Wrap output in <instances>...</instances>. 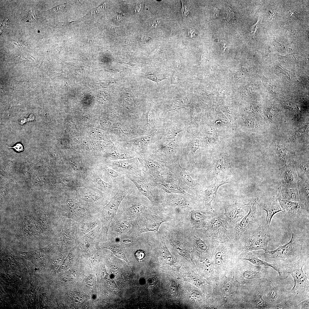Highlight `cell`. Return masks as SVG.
<instances>
[{
  "label": "cell",
  "mask_w": 309,
  "mask_h": 309,
  "mask_svg": "<svg viewBox=\"0 0 309 309\" xmlns=\"http://www.w3.org/2000/svg\"><path fill=\"white\" fill-rule=\"evenodd\" d=\"M182 7L181 9V12L183 16L185 17L187 16L189 12V8L187 6L186 4L184 3V2L182 1Z\"/></svg>",
  "instance_id": "51"
},
{
  "label": "cell",
  "mask_w": 309,
  "mask_h": 309,
  "mask_svg": "<svg viewBox=\"0 0 309 309\" xmlns=\"http://www.w3.org/2000/svg\"><path fill=\"white\" fill-rule=\"evenodd\" d=\"M183 142H181V151L185 152L190 163L195 164L194 155L196 151L202 146L201 140L199 136V130L190 131L188 128L185 131Z\"/></svg>",
  "instance_id": "15"
},
{
  "label": "cell",
  "mask_w": 309,
  "mask_h": 309,
  "mask_svg": "<svg viewBox=\"0 0 309 309\" xmlns=\"http://www.w3.org/2000/svg\"><path fill=\"white\" fill-rule=\"evenodd\" d=\"M147 127L150 130L154 129L155 126V119L154 114L150 108L146 115Z\"/></svg>",
  "instance_id": "41"
},
{
  "label": "cell",
  "mask_w": 309,
  "mask_h": 309,
  "mask_svg": "<svg viewBox=\"0 0 309 309\" xmlns=\"http://www.w3.org/2000/svg\"><path fill=\"white\" fill-rule=\"evenodd\" d=\"M109 240L108 242L103 243V248L111 250L116 257L124 260L129 264L124 253L126 244L119 241Z\"/></svg>",
  "instance_id": "29"
},
{
  "label": "cell",
  "mask_w": 309,
  "mask_h": 309,
  "mask_svg": "<svg viewBox=\"0 0 309 309\" xmlns=\"http://www.w3.org/2000/svg\"><path fill=\"white\" fill-rule=\"evenodd\" d=\"M236 121L241 125L247 127L248 128H256L258 126V122L254 118H251L242 116L239 118L238 117Z\"/></svg>",
  "instance_id": "37"
},
{
  "label": "cell",
  "mask_w": 309,
  "mask_h": 309,
  "mask_svg": "<svg viewBox=\"0 0 309 309\" xmlns=\"http://www.w3.org/2000/svg\"><path fill=\"white\" fill-rule=\"evenodd\" d=\"M170 289L172 294L177 296L178 294V288L176 284L174 282L171 280L170 282Z\"/></svg>",
  "instance_id": "48"
},
{
  "label": "cell",
  "mask_w": 309,
  "mask_h": 309,
  "mask_svg": "<svg viewBox=\"0 0 309 309\" xmlns=\"http://www.w3.org/2000/svg\"><path fill=\"white\" fill-rule=\"evenodd\" d=\"M309 298L304 299L298 304V309H309Z\"/></svg>",
  "instance_id": "47"
},
{
  "label": "cell",
  "mask_w": 309,
  "mask_h": 309,
  "mask_svg": "<svg viewBox=\"0 0 309 309\" xmlns=\"http://www.w3.org/2000/svg\"><path fill=\"white\" fill-rule=\"evenodd\" d=\"M278 191L277 197L279 199L300 202L298 187H288L281 185Z\"/></svg>",
  "instance_id": "30"
},
{
  "label": "cell",
  "mask_w": 309,
  "mask_h": 309,
  "mask_svg": "<svg viewBox=\"0 0 309 309\" xmlns=\"http://www.w3.org/2000/svg\"><path fill=\"white\" fill-rule=\"evenodd\" d=\"M147 77L148 79L156 82L158 84L160 81L165 79H167L163 74L156 73L150 74Z\"/></svg>",
  "instance_id": "43"
},
{
  "label": "cell",
  "mask_w": 309,
  "mask_h": 309,
  "mask_svg": "<svg viewBox=\"0 0 309 309\" xmlns=\"http://www.w3.org/2000/svg\"><path fill=\"white\" fill-rule=\"evenodd\" d=\"M253 199L244 204H236L227 205L225 208L224 214L227 221L233 223H237L239 222L248 213Z\"/></svg>",
  "instance_id": "19"
},
{
  "label": "cell",
  "mask_w": 309,
  "mask_h": 309,
  "mask_svg": "<svg viewBox=\"0 0 309 309\" xmlns=\"http://www.w3.org/2000/svg\"><path fill=\"white\" fill-rule=\"evenodd\" d=\"M122 200L120 196L115 195L103 208L100 215L102 228L99 239L101 241H107V234L110 226Z\"/></svg>",
  "instance_id": "10"
},
{
  "label": "cell",
  "mask_w": 309,
  "mask_h": 309,
  "mask_svg": "<svg viewBox=\"0 0 309 309\" xmlns=\"http://www.w3.org/2000/svg\"><path fill=\"white\" fill-rule=\"evenodd\" d=\"M181 152V142L177 138L171 140L166 145L160 147L148 157L166 165L179 157Z\"/></svg>",
  "instance_id": "12"
},
{
  "label": "cell",
  "mask_w": 309,
  "mask_h": 309,
  "mask_svg": "<svg viewBox=\"0 0 309 309\" xmlns=\"http://www.w3.org/2000/svg\"><path fill=\"white\" fill-rule=\"evenodd\" d=\"M152 134L144 136L138 139L140 148L142 152H143L151 142L152 139Z\"/></svg>",
  "instance_id": "40"
},
{
  "label": "cell",
  "mask_w": 309,
  "mask_h": 309,
  "mask_svg": "<svg viewBox=\"0 0 309 309\" xmlns=\"http://www.w3.org/2000/svg\"><path fill=\"white\" fill-rule=\"evenodd\" d=\"M83 198L86 201H92L103 200L104 196L101 195L100 196L96 195L91 192H87L83 195Z\"/></svg>",
  "instance_id": "42"
},
{
  "label": "cell",
  "mask_w": 309,
  "mask_h": 309,
  "mask_svg": "<svg viewBox=\"0 0 309 309\" xmlns=\"http://www.w3.org/2000/svg\"><path fill=\"white\" fill-rule=\"evenodd\" d=\"M213 124L202 120L199 127V131L203 134L201 139L202 146L208 150L213 148L218 140L219 134L217 128Z\"/></svg>",
  "instance_id": "18"
},
{
  "label": "cell",
  "mask_w": 309,
  "mask_h": 309,
  "mask_svg": "<svg viewBox=\"0 0 309 309\" xmlns=\"http://www.w3.org/2000/svg\"><path fill=\"white\" fill-rule=\"evenodd\" d=\"M231 8H228V11L224 18L229 23L233 22L236 19L235 13Z\"/></svg>",
  "instance_id": "45"
},
{
  "label": "cell",
  "mask_w": 309,
  "mask_h": 309,
  "mask_svg": "<svg viewBox=\"0 0 309 309\" xmlns=\"http://www.w3.org/2000/svg\"><path fill=\"white\" fill-rule=\"evenodd\" d=\"M166 221L161 211L153 206L142 214L137 220L141 234L159 232L161 225Z\"/></svg>",
  "instance_id": "11"
},
{
  "label": "cell",
  "mask_w": 309,
  "mask_h": 309,
  "mask_svg": "<svg viewBox=\"0 0 309 309\" xmlns=\"http://www.w3.org/2000/svg\"><path fill=\"white\" fill-rule=\"evenodd\" d=\"M192 101L188 97H175L167 101L166 111L167 112L171 111H177L181 108H185Z\"/></svg>",
  "instance_id": "31"
},
{
  "label": "cell",
  "mask_w": 309,
  "mask_h": 309,
  "mask_svg": "<svg viewBox=\"0 0 309 309\" xmlns=\"http://www.w3.org/2000/svg\"><path fill=\"white\" fill-rule=\"evenodd\" d=\"M230 156L227 151L221 152L218 155L214 168L217 179L223 178L232 173V168L230 164Z\"/></svg>",
  "instance_id": "23"
},
{
  "label": "cell",
  "mask_w": 309,
  "mask_h": 309,
  "mask_svg": "<svg viewBox=\"0 0 309 309\" xmlns=\"http://www.w3.org/2000/svg\"><path fill=\"white\" fill-rule=\"evenodd\" d=\"M140 162L143 175L153 181L165 169L166 165L146 156L137 157Z\"/></svg>",
  "instance_id": "17"
},
{
  "label": "cell",
  "mask_w": 309,
  "mask_h": 309,
  "mask_svg": "<svg viewBox=\"0 0 309 309\" xmlns=\"http://www.w3.org/2000/svg\"><path fill=\"white\" fill-rule=\"evenodd\" d=\"M263 209L266 212V224L269 228L273 216L280 211H284L281 207L279 199L275 196L267 198L264 202Z\"/></svg>",
  "instance_id": "25"
},
{
  "label": "cell",
  "mask_w": 309,
  "mask_h": 309,
  "mask_svg": "<svg viewBox=\"0 0 309 309\" xmlns=\"http://www.w3.org/2000/svg\"><path fill=\"white\" fill-rule=\"evenodd\" d=\"M296 30L295 29H289L286 32V35L289 39L293 38L296 35Z\"/></svg>",
  "instance_id": "50"
},
{
  "label": "cell",
  "mask_w": 309,
  "mask_h": 309,
  "mask_svg": "<svg viewBox=\"0 0 309 309\" xmlns=\"http://www.w3.org/2000/svg\"><path fill=\"white\" fill-rule=\"evenodd\" d=\"M272 44L274 46L278 48L282 49L284 47V46L283 44L278 42L275 39L273 40L272 42Z\"/></svg>",
  "instance_id": "54"
},
{
  "label": "cell",
  "mask_w": 309,
  "mask_h": 309,
  "mask_svg": "<svg viewBox=\"0 0 309 309\" xmlns=\"http://www.w3.org/2000/svg\"><path fill=\"white\" fill-rule=\"evenodd\" d=\"M276 11L274 10H271L270 11L269 13L271 18H272L275 15Z\"/></svg>",
  "instance_id": "61"
},
{
  "label": "cell",
  "mask_w": 309,
  "mask_h": 309,
  "mask_svg": "<svg viewBox=\"0 0 309 309\" xmlns=\"http://www.w3.org/2000/svg\"><path fill=\"white\" fill-rule=\"evenodd\" d=\"M259 20H258L256 23L251 27V33L253 36L254 35L257 30L259 24Z\"/></svg>",
  "instance_id": "53"
},
{
  "label": "cell",
  "mask_w": 309,
  "mask_h": 309,
  "mask_svg": "<svg viewBox=\"0 0 309 309\" xmlns=\"http://www.w3.org/2000/svg\"><path fill=\"white\" fill-rule=\"evenodd\" d=\"M205 239L204 237L199 235H194L192 238L193 242L197 247L203 251H206L208 249Z\"/></svg>",
  "instance_id": "38"
},
{
  "label": "cell",
  "mask_w": 309,
  "mask_h": 309,
  "mask_svg": "<svg viewBox=\"0 0 309 309\" xmlns=\"http://www.w3.org/2000/svg\"><path fill=\"white\" fill-rule=\"evenodd\" d=\"M134 254L136 258L139 262L143 260L146 255L145 251L141 249H137Z\"/></svg>",
  "instance_id": "44"
},
{
  "label": "cell",
  "mask_w": 309,
  "mask_h": 309,
  "mask_svg": "<svg viewBox=\"0 0 309 309\" xmlns=\"http://www.w3.org/2000/svg\"><path fill=\"white\" fill-rule=\"evenodd\" d=\"M191 295L195 299H200L202 296L200 293L196 290H194L193 291Z\"/></svg>",
  "instance_id": "52"
},
{
  "label": "cell",
  "mask_w": 309,
  "mask_h": 309,
  "mask_svg": "<svg viewBox=\"0 0 309 309\" xmlns=\"http://www.w3.org/2000/svg\"><path fill=\"white\" fill-rule=\"evenodd\" d=\"M152 207L150 201L135 187L123 199L116 214L137 221L142 214Z\"/></svg>",
  "instance_id": "3"
},
{
  "label": "cell",
  "mask_w": 309,
  "mask_h": 309,
  "mask_svg": "<svg viewBox=\"0 0 309 309\" xmlns=\"http://www.w3.org/2000/svg\"><path fill=\"white\" fill-rule=\"evenodd\" d=\"M234 281L233 279L226 278L225 281L223 290L224 294L227 295H229L233 292L234 288Z\"/></svg>",
  "instance_id": "39"
},
{
  "label": "cell",
  "mask_w": 309,
  "mask_h": 309,
  "mask_svg": "<svg viewBox=\"0 0 309 309\" xmlns=\"http://www.w3.org/2000/svg\"><path fill=\"white\" fill-rule=\"evenodd\" d=\"M221 15V10L217 8H215L213 15V19L219 17Z\"/></svg>",
  "instance_id": "57"
},
{
  "label": "cell",
  "mask_w": 309,
  "mask_h": 309,
  "mask_svg": "<svg viewBox=\"0 0 309 309\" xmlns=\"http://www.w3.org/2000/svg\"><path fill=\"white\" fill-rule=\"evenodd\" d=\"M206 227L209 237L220 241L231 239L234 235V228L227 220L215 217L208 221Z\"/></svg>",
  "instance_id": "9"
},
{
  "label": "cell",
  "mask_w": 309,
  "mask_h": 309,
  "mask_svg": "<svg viewBox=\"0 0 309 309\" xmlns=\"http://www.w3.org/2000/svg\"><path fill=\"white\" fill-rule=\"evenodd\" d=\"M228 183L227 180L215 182L209 186L206 190L201 192L200 195H201L203 203L206 208L214 211L211 204L216 198L217 190L220 186Z\"/></svg>",
  "instance_id": "24"
},
{
  "label": "cell",
  "mask_w": 309,
  "mask_h": 309,
  "mask_svg": "<svg viewBox=\"0 0 309 309\" xmlns=\"http://www.w3.org/2000/svg\"><path fill=\"white\" fill-rule=\"evenodd\" d=\"M243 259L248 261L252 264L257 266L272 267L277 272L281 279H284L282 271L279 266L276 264L268 263L259 259L258 255L252 254L251 251H247L246 252L244 255Z\"/></svg>",
  "instance_id": "26"
},
{
  "label": "cell",
  "mask_w": 309,
  "mask_h": 309,
  "mask_svg": "<svg viewBox=\"0 0 309 309\" xmlns=\"http://www.w3.org/2000/svg\"><path fill=\"white\" fill-rule=\"evenodd\" d=\"M141 234L137 220L116 214L110 226L107 237L109 239L132 241Z\"/></svg>",
  "instance_id": "4"
},
{
  "label": "cell",
  "mask_w": 309,
  "mask_h": 309,
  "mask_svg": "<svg viewBox=\"0 0 309 309\" xmlns=\"http://www.w3.org/2000/svg\"><path fill=\"white\" fill-rule=\"evenodd\" d=\"M141 39L145 43H146L149 41L150 39V37H147L146 36H142V37H141Z\"/></svg>",
  "instance_id": "60"
},
{
  "label": "cell",
  "mask_w": 309,
  "mask_h": 309,
  "mask_svg": "<svg viewBox=\"0 0 309 309\" xmlns=\"http://www.w3.org/2000/svg\"><path fill=\"white\" fill-rule=\"evenodd\" d=\"M10 148H13L18 152H20L23 150V147L22 145L20 143H18L13 147H10Z\"/></svg>",
  "instance_id": "56"
},
{
  "label": "cell",
  "mask_w": 309,
  "mask_h": 309,
  "mask_svg": "<svg viewBox=\"0 0 309 309\" xmlns=\"http://www.w3.org/2000/svg\"><path fill=\"white\" fill-rule=\"evenodd\" d=\"M111 165L112 169L125 176L143 175L140 163L138 157L115 160L112 162Z\"/></svg>",
  "instance_id": "16"
},
{
  "label": "cell",
  "mask_w": 309,
  "mask_h": 309,
  "mask_svg": "<svg viewBox=\"0 0 309 309\" xmlns=\"http://www.w3.org/2000/svg\"><path fill=\"white\" fill-rule=\"evenodd\" d=\"M280 277H269L264 282L263 299L269 306L270 309H277L278 306L288 299L286 290L284 287Z\"/></svg>",
  "instance_id": "5"
},
{
  "label": "cell",
  "mask_w": 309,
  "mask_h": 309,
  "mask_svg": "<svg viewBox=\"0 0 309 309\" xmlns=\"http://www.w3.org/2000/svg\"><path fill=\"white\" fill-rule=\"evenodd\" d=\"M66 3L56 6L54 7L49 10L47 11L49 13H54L56 12L63 10L66 7Z\"/></svg>",
  "instance_id": "46"
},
{
  "label": "cell",
  "mask_w": 309,
  "mask_h": 309,
  "mask_svg": "<svg viewBox=\"0 0 309 309\" xmlns=\"http://www.w3.org/2000/svg\"><path fill=\"white\" fill-rule=\"evenodd\" d=\"M298 188L300 202L309 211V185L300 178Z\"/></svg>",
  "instance_id": "32"
},
{
  "label": "cell",
  "mask_w": 309,
  "mask_h": 309,
  "mask_svg": "<svg viewBox=\"0 0 309 309\" xmlns=\"http://www.w3.org/2000/svg\"><path fill=\"white\" fill-rule=\"evenodd\" d=\"M292 237L287 243L280 245L275 249L258 254V257L266 262L276 264L282 267L293 263L300 258L308 255V250L304 247V240L301 235L290 229Z\"/></svg>",
  "instance_id": "1"
},
{
  "label": "cell",
  "mask_w": 309,
  "mask_h": 309,
  "mask_svg": "<svg viewBox=\"0 0 309 309\" xmlns=\"http://www.w3.org/2000/svg\"><path fill=\"white\" fill-rule=\"evenodd\" d=\"M279 199L280 206L284 211L295 214H301L305 211L309 212V211L300 202Z\"/></svg>",
  "instance_id": "27"
},
{
  "label": "cell",
  "mask_w": 309,
  "mask_h": 309,
  "mask_svg": "<svg viewBox=\"0 0 309 309\" xmlns=\"http://www.w3.org/2000/svg\"><path fill=\"white\" fill-rule=\"evenodd\" d=\"M160 22V21L159 19L153 20L151 24V27L153 28L157 27L159 25Z\"/></svg>",
  "instance_id": "58"
},
{
  "label": "cell",
  "mask_w": 309,
  "mask_h": 309,
  "mask_svg": "<svg viewBox=\"0 0 309 309\" xmlns=\"http://www.w3.org/2000/svg\"><path fill=\"white\" fill-rule=\"evenodd\" d=\"M309 258L306 255L296 261L282 267L286 278L292 276L294 285L290 291L286 290L288 298L298 304L301 301L309 298V278L304 273L303 268Z\"/></svg>",
  "instance_id": "2"
},
{
  "label": "cell",
  "mask_w": 309,
  "mask_h": 309,
  "mask_svg": "<svg viewBox=\"0 0 309 309\" xmlns=\"http://www.w3.org/2000/svg\"><path fill=\"white\" fill-rule=\"evenodd\" d=\"M167 237L179 254L184 257L187 256V252L184 243V239L179 233L171 231L168 233Z\"/></svg>",
  "instance_id": "28"
},
{
  "label": "cell",
  "mask_w": 309,
  "mask_h": 309,
  "mask_svg": "<svg viewBox=\"0 0 309 309\" xmlns=\"http://www.w3.org/2000/svg\"><path fill=\"white\" fill-rule=\"evenodd\" d=\"M166 166L177 180L179 186L187 192L199 195L203 191L199 183L192 179L185 168L181 166L179 157Z\"/></svg>",
  "instance_id": "7"
},
{
  "label": "cell",
  "mask_w": 309,
  "mask_h": 309,
  "mask_svg": "<svg viewBox=\"0 0 309 309\" xmlns=\"http://www.w3.org/2000/svg\"><path fill=\"white\" fill-rule=\"evenodd\" d=\"M197 34L195 30L193 29H189L188 32V35L191 38Z\"/></svg>",
  "instance_id": "59"
},
{
  "label": "cell",
  "mask_w": 309,
  "mask_h": 309,
  "mask_svg": "<svg viewBox=\"0 0 309 309\" xmlns=\"http://www.w3.org/2000/svg\"><path fill=\"white\" fill-rule=\"evenodd\" d=\"M289 13L290 17L293 19H298L300 18L299 14L296 12L290 11Z\"/></svg>",
  "instance_id": "55"
},
{
  "label": "cell",
  "mask_w": 309,
  "mask_h": 309,
  "mask_svg": "<svg viewBox=\"0 0 309 309\" xmlns=\"http://www.w3.org/2000/svg\"><path fill=\"white\" fill-rule=\"evenodd\" d=\"M164 121L161 134L163 142L177 138L178 134L185 132L189 126L187 118L179 116H167Z\"/></svg>",
  "instance_id": "8"
},
{
  "label": "cell",
  "mask_w": 309,
  "mask_h": 309,
  "mask_svg": "<svg viewBox=\"0 0 309 309\" xmlns=\"http://www.w3.org/2000/svg\"><path fill=\"white\" fill-rule=\"evenodd\" d=\"M126 176L134 183L139 191L150 201L153 206L159 209L163 190L159 184L143 175Z\"/></svg>",
  "instance_id": "6"
},
{
  "label": "cell",
  "mask_w": 309,
  "mask_h": 309,
  "mask_svg": "<svg viewBox=\"0 0 309 309\" xmlns=\"http://www.w3.org/2000/svg\"><path fill=\"white\" fill-rule=\"evenodd\" d=\"M109 155L116 160L130 159L136 157L133 156L130 152L121 150H115L110 153Z\"/></svg>",
  "instance_id": "36"
},
{
  "label": "cell",
  "mask_w": 309,
  "mask_h": 309,
  "mask_svg": "<svg viewBox=\"0 0 309 309\" xmlns=\"http://www.w3.org/2000/svg\"><path fill=\"white\" fill-rule=\"evenodd\" d=\"M297 174L300 178L309 183V172L308 163L298 161L294 164Z\"/></svg>",
  "instance_id": "34"
},
{
  "label": "cell",
  "mask_w": 309,
  "mask_h": 309,
  "mask_svg": "<svg viewBox=\"0 0 309 309\" xmlns=\"http://www.w3.org/2000/svg\"><path fill=\"white\" fill-rule=\"evenodd\" d=\"M276 150L282 166L291 163L288 150L285 146L280 144H277L276 146Z\"/></svg>",
  "instance_id": "35"
},
{
  "label": "cell",
  "mask_w": 309,
  "mask_h": 309,
  "mask_svg": "<svg viewBox=\"0 0 309 309\" xmlns=\"http://www.w3.org/2000/svg\"><path fill=\"white\" fill-rule=\"evenodd\" d=\"M88 41L89 42H92L93 41V39H92V37H89L88 38Z\"/></svg>",
  "instance_id": "62"
},
{
  "label": "cell",
  "mask_w": 309,
  "mask_h": 309,
  "mask_svg": "<svg viewBox=\"0 0 309 309\" xmlns=\"http://www.w3.org/2000/svg\"><path fill=\"white\" fill-rule=\"evenodd\" d=\"M278 176L282 185L288 187H298L300 178L297 173L294 164L291 163L282 166L279 169Z\"/></svg>",
  "instance_id": "21"
},
{
  "label": "cell",
  "mask_w": 309,
  "mask_h": 309,
  "mask_svg": "<svg viewBox=\"0 0 309 309\" xmlns=\"http://www.w3.org/2000/svg\"><path fill=\"white\" fill-rule=\"evenodd\" d=\"M189 217L191 225L194 227H206L208 220L206 215L192 210L190 212Z\"/></svg>",
  "instance_id": "33"
},
{
  "label": "cell",
  "mask_w": 309,
  "mask_h": 309,
  "mask_svg": "<svg viewBox=\"0 0 309 309\" xmlns=\"http://www.w3.org/2000/svg\"><path fill=\"white\" fill-rule=\"evenodd\" d=\"M266 223L259 225L249 236L246 249L247 251L262 249L267 251L268 242L272 237Z\"/></svg>",
  "instance_id": "13"
},
{
  "label": "cell",
  "mask_w": 309,
  "mask_h": 309,
  "mask_svg": "<svg viewBox=\"0 0 309 309\" xmlns=\"http://www.w3.org/2000/svg\"><path fill=\"white\" fill-rule=\"evenodd\" d=\"M188 197L184 194L168 193L164 191L160 209L165 206L174 208L190 207V203L187 199Z\"/></svg>",
  "instance_id": "22"
},
{
  "label": "cell",
  "mask_w": 309,
  "mask_h": 309,
  "mask_svg": "<svg viewBox=\"0 0 309 309\" xmlns=\"http://www.w3.org/2000/svg\"><path fill=\"white\" fill-rule=\"evenodd\" d=\"M223 253L221 251H218L216 253L214 258L215 264L219 266L222 264Z\"/></svg>",
  "instance_id": "49"
},
{
  "label": "cell",
  "mask_w": 309,
  "mask_h": 309,
  "mask_svg": "<svg viewBox=\"0 0 309 309\" xmlns=\"http://www.w3.org/2000/svg\"><path fill=\"white\" fill-rule=\"evenodd\" d=\"M153 182L159 185L166 193L184 194L191 199L193 198V195L187 192L179 186L177 180L166 166L164 171Z\"/></svg>",
  "instance_id": "14"
},
{
  "label": "cell",
  "mask_w": 309,
  "mask_h": 309,
  "mask_svg": "<svg viewBox=\"0 0 309 309\" xmlns=\"http://www.w3.org/2000/svg\"><path fill=\"white\" fill-rule=\"evenodd\" d=\"M116 28H117V27H116V28H115V27H112L111 29H112V30H113L114 31H116Z\"/></svg>",
  "instance_id": "63"
},
{
  "label": "cell",
  "mask_w": 309,
  "mask_h": 309,
  "mask_svg": "<svg viewBox=\"0 0 309 309\" xmlns=\"http://www.w3.org/2000/svg\"><path fill=\"white\" fill-rule=\"evenodd\" d=\"M258 197L254 198L253 203L248 213L237 223L234 228V235L237 236L241 235L258 219Z\"/></svg>",
  "instance_id": "20"
}]
</instances>
